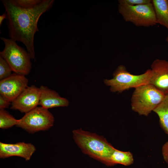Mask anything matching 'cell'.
<instances>
[{
    "instance_id": "obj_5",
    "label": "cell",
    "mask_w": 168,
    "mask_h": 168,
    "mask_svg": "<svg viewBox=\"0 0 168 168\" xmlns=\"http://www.w3.org/2000/svg\"><path fill=\"white\" fill-rule=\"evenodd\" d=\"M0 39L4 42L5 47L0 52V56L6 60L15 73L25 76L29 74L32 64L28 51L11 39L3 37Z\"/></svg>"
},
{
    "instance_id": "obj_20",
    "label": "cell",
    "mask_w": 168,
    "mask_h": 168,
    "mask_svg": "<svg viewBox=\"0 0 168 168\" xmlns=\"http://www.w3.org/2000/svg\"><path fill=\"white\" fill-rule=\"evenodd\" d=\"M162 153L164 160L168 164V141L162 146Z\"/></svg>"
},
{
    "instance_id": "obj_1",
    "label": "cell",
    "mask_w": 168,
    "mask_h": 168,
    "mask_svg": "<svg viewBox=\"0 0 168 168\" xmlns=\"http://www.w3.org/2000/svg\"><path fill=\"white\" fill-rule=\"evenodd\" d=\"M7 14L10 39L22 42L31 59L35 61L34 45L41 15L51 8L53 0H2Z\"/></svg>"
},
{
    "instance_id": "obj_21",
    "label": "cell",
    "mask_w": 168,
    "mask_h": 168,
    "mask_svg": "<svg viewBox=\"0 0 168 168\" xmlns=\"http://www.w3.org/2000/svg\"><path fill=\"white\" fill-rule=\"evenodd\" d=\"M7 18V14L6 13V12H5L2 15L0 16V25L1 26L2 25V22H3V20Z\"/></svg>"
},
{
    "instance_id": "obj_16",
    "label": "cell",
    "mask_w": 168,
    "mask_h": 168,
    "mask_svg": "<svg viewBox=\"0 0 168 168\" xmlns=\"http://www.w3.org/2000/svg\"><path fill=\"white\" fill-rule=\"evenodd\" d=\"M19 119H16L5 109L0 110V128L7 129L13 126H16Z\"/></svg>"
},
{
    "instance_id": "obj_15",
    "label": "cell",
    "mask_w": 168,
    "mask_h": 168,
    "mask_svg": "<svg viewBox=\"0 0 168 168\" xmlns=\"http://www.w3.org/2000/svg\"><path fill=\"white\" fill-rule=\"evenodd\" d=\"M153 111L158 116L161 127L168 134V94Z\"/></svg>"
},
{
    "instance_id": "obj_3",
    "label": "cell",
    "mask_w": 168,
    "mask_h": 168,
    "mask_svg": "<svg viewBox=\"0 0 168 168\" xmlns=\"http://www.w3.org/2000/svg\"><path fill=\"white\" fill-rule=\"evenodd\" d=\"M166 95L150 84L135 88L131 98L132 110L139 114L147 116L160 104Z\"/></svg>"
},
{
    "instance_id": "obj_22",
    "label": "cell",
    "mask_w": 168,
    "mask_h": 168,
    "mask_svg": "<svg viewBox=\"0 0 168 168\" xmlns=\"http://www.w3.org/2000/svg\"><path fill=\"white\" fill-rule=\"evenodd\" d=\"M166 41L168 43V35L166 38Z\"/></svg>"
},
{
    "instance_id": "obj_4",
    "label": "cell",
    "mask_w": 168,
    "mask_h": 168,
    "mask_svg": "<svg viewBox=\"0 0 168 168\" xmlns=\"http://www.w3.org/2000/svg\"><path fill=\"white\" fill-rule=\"evenodd\" d=\"M152 76L151 69L140 75L130 73L124 65H120L114 72L113 78L104 80V83L110 87L113 92L121 93L131 88H136L144 85L149 84Z\"/></svg>"
},
{
    "instance_id": "obj_13",
    "label": "cell",
    "mask_w": 168,
    "mask_h": 168,
    "mask_svg": "<svg viewBox=\"0 0 168 168\" xmlns=\"http://www.w3.org/2000/svg\"><path fill=\"white\" fill-rule=\"evenodd\" d=\"M156 24L165 27L168 30V0H152Z\"/></svg>"
},
{
    "instance_id": "obj_14",
    "label": "cell",
    "mask_w": 168,
    "mask_h": 168,
    "mask_svg": "<svg viewBox=\"0 0 168 168\" xmlns=\"http://www.w3.org/2000/svg\"><path fill=\"white\" fill-rule=\"evenodd\" d=\"M133 161V155L130 152L122 151L114 148L105 164L111 166L120 164L128 166L132 164Z\"/></svg>"
},
{
    "instance_id": "obj_9",
    "label": "cell",
    "mask_w": 168,
    "mask_h": 168,
    "mask_svg": "<svg viewBox=\"0 0 168 168\" xmlns=\"http://www.w3.org/2000/svg\"><path fill=\"white\" fill-rule=\"evenodd\" d=\"M40 90L35 85L28 86L12 103L11 109L26 113L39 105Z\"/></svg>"
},
{
    "instance_id": "obj_6",
    "label": "cell",
    "mask_w": 168,
    "mask_h": 168,
    "mask_svg": "<svg viewBox=\"0 0 168 168\" xmlns=\"http://www.w3.org/2000/svg\"><path fill=\"white\" fill-rule=\"evenodd\" d=\"M119 2V12L126 21L138 27H148L157 24L152 1L147 4L134 6Z\"/></svg>"
},
{
    "instance_id": "obj_7",
    "label": "cell",
    "mask_w": 168,
    "mask_h": 168,
    "mask_svg": "<svg viewBox=\"0 0 168 168\" xmlns=\"http://www.w3.org/2000/svg\"><path fill=\"white\" fill-rule=\"evenodd\" d=\"M19 120L16 126L30 133L49 129L53 126L54 121L48 109L41 106H37L25 113Z\"/></svg>"
},
{
    "instance_id": "obj_8",
    "label": "cell",
    "mask_w": 168,
    "mask_h": 168,
    "mask_svg": "<svg viewBox=\"0 0 168 168\" xmlns=\"http://www.w3.org/2000/svg\"><path fill=\"white\" fill-rule=\"evenodd\" d=\"M25 75L14 73L0 81V95L12 102L28 86Z\"/></svg>"
},
{
    "instance_id": "obj_19",
    "label": "cell",
    "mask_w": 168,
    "mask_h": 168,
    "mask_svg": "<svg viewBox=\"0 0 168 168\" xmlns=\"http://www.w3.org/2000/svg\"><path fill=\"white\" fill-rule=\"evenodd\" d=\"M11 104V102L0 95V110L8 108Z\"/></svg>"
},
{
    "instance_id": "obj_23",
    "label": "cell",
    "mask_w": 168,
    "mask_h": 168,
    "mask_svg": "<svg viewBox=\"0 0 168 168\" xmlns=\"http://www.w3.org/2000/svg\"></svg>"
},
{
    "instance_id": "obj_10",
    "label": "cell",
    "mask_w": 168,
    "mask_h": 168,
    "mask_svg": "<svg viewBox=\"0 0 168 168\" xmlns=\"http://www.w3.org/2000/svg\"><path fill=\"white\" fill-rule=\"evenodd\" d=\"M152 72L149 84L165 95L168 94V61L157 59L151 66Z\"/></svg>"
},
{
    "instance_id": "obj_12",
    "label": "cell",
    "mask_w": 168,
    "mask_h": 168,
    "mask_svg": "<svg viewBox=\"0 0 168 168\" xmlns=\"http://www.w3.org/2000/svg\"><path fill=\"white\" fill-rule=\"evenodd\" d=\"M39 88L40 95L39 105L41 106L48 109L68 105V100L61 97L55 91L43 86H41Z\"/></svg>"
},
{
    "instance_id": "obj_17",
    "label": "cell",
    "mask_w": 168,
    "mask_h": 168,
    "mask_svg": "<svg viewBox=\"0 0 168 168\" xmlns=\"http://www.w3.org/2000/svg\"><path fill=\"white\" fill-rule=\"evenodd\" d=\"M12 70L6 60L0 56V79L7 78L12 74Z\"/></svg>"
},
{
    "instance_id": "obj_11",
    "label": "cell",
    "mask_w": 168,
    "mask_h": 168,
    "mask_svg": "<svg viewBox=\"0 0 168 168\" xmlns=\"http://www.w3.org/2000/svg\"><path fill=\"white\" fill-rule=\"evenodd\" d=\"M36 150L32 144L24 142L16 143H7L0 142V157L5 158L17 156L29 161Z\"/></svg>"
},
{
    "instance_id": "obj_2",
    "label": "cell",
    "mask_w": 168,
    "mask_h": 168,
    "mask_svg": "<svg viewBox=\"0 0 168 168\" xmlns=\"http://www.w3.org/2000/svg\"><path fill=\"white\" fill-rule=\"evenodd\" d=\"M75 142L83 152L105 163L114 148L103 137L82 129L72 131Z\"/></svg>"
},
{
    "instance_id": "obj_18",
    "label": "cell",
    "mask_w": 168,
    "mask_h": 168,
    "mask_svg": "<svg viewBox=\"0 0 168 168\" xmlns=\"http://www.w3.org/2000/svg\"><path fill=\"white\" fill-rule=\"evenodd\" d=\"M151 0H120L119 2L130 6H137L150 3Z\"/></svg>"
}]
</instances>
